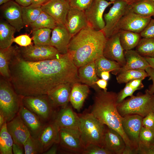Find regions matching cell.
Wrapping results in <instances>:
<instances>
[{
  "label": "cell",
  "mask_w": 154,
  "mask_h": 154,
  "mask_svg": "<svg viewBox=\"0 0 154 154\" xmlns=\"http://www.w3.org/2000/svg\"><path fill=\"white\" fill-rule=\"evenodd\" d=\"M18 114L29 129L31 135L37 138L46 123L22 105Z\"/></svg>",
  "instance_id": "obj_23"
},
{
  "label": "cell",
  "mask_w": 154,
  "mask_h": 154,
  "mask_svg": "<svg viewBox=\"0 0 154 154\" xmlns=\"http://www.w3.org/2000/svg\"><path fill=\"white\" fill-rule=\"evenodd\" d=\"M21 98L8 80L1 77L0 113L3 115L7 122L12 120L18 114L22 105Z\"/></svg>",
  "instance_id": "obj_6"
},
{
  "label": "cell",
  "mask_w": 154,
  "mask_h": 154,
  "mask_svg": "<svg viewBox=\"0 0 154 154\" xmlns=\"http://www.w3.org/2000/svg\"><path fill=\"white\" fill-rule=\"evenodd\" d=\"M55 143L51 147L47 150L44 152L42 154H56L58 150L57 144Z\"/></svg>",
  "instance_id": "obj_51"
},
{
  "label": "cell",
  "mask_w": 154,
  "mask_h": 154,
  "mask_svg": "<svg viewBox=\"0 0 154 154\" xmlns=\"http://www.w3.org/2000/svg\"><path fill=\"white\" fill-rule=\"evenodd\" d=\"M88 25L85 11L70 7L65 26L72 38Z\"/></svg>",
  "instance_id": "obj_20"
},
{
  "label": "cell",
  "mask_w": 154,
  "mask_h": 154,
  "mask_svg": "<svg viewBox=\"0 0 154 154\" xmlns=\"http://www.w3.org/2000/svg\"><path fill=\"white\" fill-rule=\"evenodd\" d=\"M143 118L137 114L127 115L122 118L123 129L130 141L132 148L135 151L136 154L139 141V134L142 127Z\"/></svg>",
  "instance_id": "obj_13"
},
{
  "label": "cell",
  "mask_w": 154,
  "mask_h": 154,
  "mask_svg": "<svg viewBox=\"0 0 154 154\" xmlns=\"http://www.w3.org/2000/svg\"><path fill=\"white\" fill-rule=\"evenodd\" d=\"M25 154H37L43 152L42 145L37 138L31 135L23 144Z\"/></svg>",
  "instance_id": "obj_39"
},
{
  "label": "cell",
  "mask_w": 154,
  "mask_h": 154,
  "mask_svg": "<svg viewBox=\"0 0 154 154\" xmlns=\"http://www.w3.org/2000/svg\"><path fill=\"white\" fill-rule=\"evenodd\" d=\"M21 97L22 105L45 123L54 119L56 113V108L48 95Z\"/></svg>",
  "instance_id": "obj_7"
},
{
  "label": "cell",
  "mask_w": 154,
  "mask_h": 154,
  "mask_svg": "<svg viewBox=\"0 0 154 154\" xmlns=\"http://www.w3.org/2000/svg\"><path fill=\"white\" fill-rule=\"evenodd\" d=\"M78 114L80 119L78 129L85 147L95 144L103 147L106 125L89 112Z\"/></svg>",
  "instance_id": "obj_4"
},
{
  "label": "cell",
  "mask_w": 154,
  "mask_h": 154,
  "mask_svg": "<svg viewBox=\"0 0 154 154\" xmlns=\"http://www.w3.org/2000/svg\"><path fill=\"white\" fill-rule=\"evenodd\" d=\"M136 154H154V144H146L139 141Z\"/></svg>",
  "instance_id": "obj_44"
},
{
  "label": "cell",
  "mask_w": 154,
  "mask_h": 154,
  "mask_svg": "<svg viewBox=\"0 0 154 154\" xmlns=\"http://www.w3.org/2000/svg\"><path fill=\"white\" fill-rule=\"evenodd\" d=\"M113 4L108 12L104 16L105 26L102 31L106 38L114 33L119 22L131 6L124 0H116Z\"/></svg>",
  "instance_id": "obj_9"
},
{
  "label": "cell",
  "mask_w": 154,
  "mask_h": 154,
  "mask_svg": "<svg viewBox=\"0 0 154 154\" xmlns=\"http://www.w3.org/2000/svg\"><path fill=\"white\" fill-rule=\"evenodd\" d=\"M52 29L41 28L33 30V39L35 45L50 46Z\"/></svg>",
  "instance_id": "obj_37"
},
{
  "label": "cell",
  "mask_w": 154,
  "mask_h": 154,
  "mask_svg": "<svg viewBox=\"0 0 154 154\" xmlns=\"http://www.w3.org/2000/svg\"><path fill=\"white\" fill-rule=\"evenodd\" d=\"M73 84L70 83L61 84L48 94L55 108L62 107L68 104Z\"/></svg>",
  "instance_id": "obj_25"
},
{
  "label": "cell",
  "mask_w": 154,
  "mask_h": 154,
  "mask_svg": "<svg viewBox=\"0 0 154 154\" xmlns=\"http://www.w3.org/2000/svg\"><path fill=\"white\" fill-rule=\"evenodd\" d=\"M151 17L136 14L131 10L130 7L120 19L114 33L123 30L140 33L149 23Z\"/></svg>",
  "instance_id": "obj_11"
},
{
  "label": "cell",
  "mask_w": 154,
  "mask_h": 154,
  "mask_svg": "<svg viewBox=\"0 0 154 154\" xmlns=\"http://www.w3.org/2000/svg\"><path fill=\"white\" fill-rule=\"evenodd\" d=\"M106 39L102 31L88 25L72 38L68 53L78 68L103 55Z\"/></svg>",
  "instance_id": "obj_2"
},
{
  "label": "cell",
  "mask_w": 154,
  "mask_h": 154,
  "mask_svg": "<svg viewBox=\"0 0 154 154\" xmlns=\"http://www.w3.org/2000/svg\"><path fill=\"white\" fill-rule=\"evenodd\" d=\"M23 147L18 144L13 143L12 151L14 154H25L24 150L23 149Z\"/></svg>",
  "instance_id": "obj_49"
},
{
  "label": "cell",
  "mask_w": 154,
  "mask_h": 154,
  "mask_svg": "<svg viewBox=\"0 0 154 154\" xmlns=\"http://www.w3.org/2000/svg\"><path fill=\"white\" fill-rule=\"evenodd\" d=\"M116 76L117 81L120 84L126 83L135 79H141L143 80L149 76L145 70L140 69L128 70Z\"/></svg>",
  "instance_id": "obj_33"
},
{
  "label": "cell",
  "mask_w": 154,
  "mask_h": 154,
  "mask_svg": "<svg viewBox=\"0 0 154 154\" xmlns=\"http://www.w3.org/2000/svg\"><path fill=\"white\" fill-rule=\"evenodd\" d=\"M7 122L5 123L0 131V154H12L14 143L13 139L7 130Z\"/></svg>",
  "instance_id": "obj_34"
},
{
  "label": "cell",
  "mask_w": 154,
  "mask_h": 154,
  "mask_svg": "<svg viewBox=\"0 0 154 154\" xmlns=\"http://www.w3.org/2000/svg\"><path fill=\"white\" fill-rule=\"evenodd\" d=\"M96 91L94 103L89 112L102 123L118 132L123 137L126 146L132 148L123 129V117L119 113L117 108V94L100 89Z\"/></svg>",
  "instance_id": "obj_3"
},
{
  "label": "cell",
  "mask_w": 154,
  "mask_h": 154,
  "mask_svg": "<svg viewBox=\"0 0 154 154\" xmlns=\"http://www.w3.org/2000/svg\"><path fill=\"white\" fill-rule=\"evenodd\" d=\"M114 1L95 0L84 11L88 25L96 30L102 31L105 26L103 16L104 12Z\"/></svg>",
  "instance_id": "obj_12"
},
{
  "label": "cell",
  "mask_w": 154,
  "mask_h": 154,
  "mask_svg": "<svg viewBox=\"0 0 154 154\" xmlns=\"http://www.w3.org/2000/svg\"><path fill=\"white\" fill-rule=\"evenodd\" d=\"M70 6L67 0H49L42 5V11L51 17L57 23L66 26Z\"/></svg>",
  "instance_id": "obj_14"
},
{
  "label": "cell",
  "mask_w": 154,
  "mask_h": 154,
  "mask_svg": "<svg viewBox=\"0 0 154 154\" xmlns=\"http://www.w3.org/2000/svg\"><path fill=\"white\" fill-rule=\"evenodd\" d=\"M110 72L108 71H104L102 72L100 74V77L102 79L108 80L110 77Z\"/></svg>",
  "instance_id": "obj_55"
},
{
  "label": "cell",
  "mask_w": 154,
  "mask_h": 154,
  "mask_svg": "<svg viewBox=\"0 0 154 154\" xmlns=\"http://www.w3.org/2000/svg\"><path fill=\"white\" fill-rule=\"evenodd\" d=\"M122 154H135V151L131 147L126 146Z\"/></svg>",
  "instance_id": "obj_54"
},
{
  "label": "cell",
  "mask_w": 154,
  "mask_h": 154,
  "mask_svg": "<svg viewBox=\"0 0 154 154\" xmlns=\"http://www.w3.org/2000/svg\"><path fill=\"white\" fill-rule=\"evenodd\" d=\"M82 154H110L104 147L95 144H90L86 146Z\"/></svg>",
  "instance_id": "obj_43"
},
{
  "label": "cell",
  "mask_w": 154,
  "mask_h": 154,
  "mask_svg": "<svg viewBox=\"0 0 154 154\" xmlns=\"http://www.w3.org/2000/svg\"><path fill=\"white\" fill-rule=\"evenodd\" d=\"M17 53L25 60L30 62L58 59L62 55L53 46L32 44L26 47H18Z\"/></svg>",
  "instance_id": "obj_8"
},
{
  "label": "cell",
  "mask_w": 154,
  "mask_h": 154,
  "mask_svg": "<svg viewBox=\"0 0 154 154\" xmlns=\"http://www.w3.org/2000/svg\"><path fill=\"white\" fill-rule=\"evenodd\" d=\"M57 23L50 16L42 11L36 20L30 27L33 30L41 28L53 29Z\"/></svg>",
  "instance_id": "obj_38"
},
{
  "label": "cell",
  "mask_w": 154,
  "mask_h": 154,
  "mask_svg": "<svg viewBox=\"0 0 154 154\" xmlns=\"http://www.w3.org/2000/svg\"><path fill=\"white\" fill-rule=\"evenodd\" d=\"M149 77V80L152 81V84L150 85L149 89H147L148 92L151 94H154V71L150 67L147 68L145 70Z\"/></svg>",
  "instance_id": "obj_48"
},
{
  "label": "cell",
  "mask_w": 154,
  "mask_h": 154,
  "mask_svg": "<svg viewBox=\"0 0 154 154\" xmlns=\"http://www.w3.org/2000/svg\"><path fill=\"white\" fill-rule=\"evenodd\" d=\"M126 146L125 142L120 134L106 125L103 147L110 154H122Z\"/></svg>",
  "instance_id": "obj_19"
},
{
  "label": "cell",
  "mask_w": 154,
  "mask_h": 154,
  "mask_svg": "<svg viewBox=\"0 0 154 154\" xmlns=\"http://www.w3.org/2000/svg\"><path fill=\"white\" fill-rule=\"evenodd\" d=\"M141 89L134 80L131 81L126 84L125 87L117 94V102L118 104L121 102L127 97L133 95L137 90Z\"/></svg>",
  "instance_id": "obj_40"
},
{
  "label": "cell",
  "mask_w": 154,
  "mask_h": 154,
  "mask_svg": "<svg viewBox=\"0 0 154 154\" xmlns=\"http://www.w3.org/2000/svg\"><path fill=\"white\" fill-rule=\"evenodd\" d=\"M56 113L54 120L60 128L78 129L79 117L68 105L62 107Z\"/></svg>",
  "instance_id": "obj_22"
},
{
  "label": "cell",
  "mask_w": 154,
  "mask_h": 154,
  "mask_svg": "<svg viewBox=\"0 0 154 154\" xmlns=\"http://www.w3.org/2000/svg\"><path fill=\"white\" fill-rule=\"evenodd\" d=\"M71 38L66 26L57 23L52 30L50 45L55 47L61 54H65L68 53V46Z\"/></svg>",
  "instance_id": "obj_17"
},
{
  "label": "cell",
  "mask_w": 154,
  "mask_h": 154,
  "mask_svg": "<svg viewBox=\"0 0 154 154\" xmlns=\"http://www.w3.org/2000/svg\"><path fill=\"white\" fill-rule=\"evenodd\" d=\"M95 0H68L70 7L85 11Z\"/></svg>",
  "instance_id": "obj_42"
},
{
  "label": "cell",
  "mask_w": 154,
  "mask_h": 154,
  "mask_svg": "<svg viewBox=\"0 0 154 154\" xmlns=\"http://www.w3.org/2000/svg\"></svg>",
  "instance_id": "obj_61"
},
{
  "label": "cell",
  "mask_w": 154,
  "mask_h": 154,
  "mask_svg": "<svg viewBox=\"0 0 154 154\" xmlns=\"http://www.w3.org/2000/svg\"><path fill=\"white\" fill-rule=\"evenodd\" d=\"M139 141L145 144H154V130L142 126L139 134Z\"/></svg>",
  "instance_id": "obj_41"
},
{
  "label": "cell",
  "mask_w": 154,
  "mask_h": 154,
  "mask_svg": "<svg viewBox=\"0 0 154 154\" xmlns=\"http://www.w3.org/2000/svg\"><path fill=\"white\" fill-rule=\"evenodd\" d=\"M124 54L126 60L125 65L119 70L112 72L116 75L125 71L134 69H140L145 70L150 67L148 63L143 57L135 50H125Z\"/></svg>",
  "instance_id": "obj_24"
},
{
  "label": "cell",
  "mask_w": 154,
  "mask_h": 154,
  "mask_svg": "<svg viewBox=\"0 0 154 154\" xmlns=\"http://www.w3.org/2000/svg\"><path fill=\"white\" fill-rule=\"evenodd\" d=\"M7 128L14 143L22 147L31 135L29 129L18 113L13 119L7 122Z\"/></svg>",
  "instance_id": "obj_18"
},
{
  "label": "cell",
  "mask_w": 154,
  "mask_h": 154,
  "mask_svg": "<svg viewBox=\"0 0 154 154\" xmlns=\"http://www.w3.org/2000/svg\"><path fill=\"white\" fill-rule=\"evenodd\" d=\"M78 68L68 53L58 59L30 62L17 50L10 62L9 81L21 96L48 95L61 84L80 82Z\"/></svg>",
  "instance_id": "obj_1"
},
{
  "label": "cell",
  "mask_w": 154,
  "mask_h": 154,
  "mask_svg": "<svg viewBox=\"0 0 154 154\" xmlns=\"http://www.w3.org/2000/svg\"><path fill=\"white\" fill-rule=\"evenodd\" d=\"M0 10L3 17L16 31L19 32L23 28L21 7L15 1L12 0L2 4Z\"/></svg>",
  "instance_id": "obj_16"
},
{
  "label": "cell",
  "mask_w": 154,
  "mask_h": 154,
  "mask_svg": "<svg viewBox=\"0 0 154 154\" xmlns=\"http://www.w3.org/2000/svg\"><path fill=\"white\" fill-rule=\"evenodd\" d=\"M109 1H114L116 0H106ZM129 5H132L141 0H124Z\"/></svg>",
  "instance_id": "obj_57"
},
{
  "label": "cell",
  "mask_w": 154,
  "mask_h": 154,
  "mask_svg": "<svg viewBox=\"0 0 154 154\" xmlns=\"http://www.w3.org/2000/svg\"><path fill=\"white\" fill-rule=\"evenodd\" d=\"M119 31L107 38L103 51V56L107 59L119 63L121 67L126 64L124 50L119 41Z\"/></svg>",
  "instance_id": "obj_15"
},
{
  "label": "cell",
  "mask_w": 154,
  "mask_h": 154,
  "mask_svg": "<svg viewBox=\"0 0 154 154\" xmlns=\"http://www.w3.org/2000/svg\"><path fill=\"white\" fill-rule=\"evenodd\" d=\"M119 31L120 42L124 50L135 47L142 37L140 33L123 30Z\"/></svg>",
  "instance_id": "obj_30"
},
{
  "label": "cell",
  "mask_w": 154,
  "mask_h": 154,
  "mask_svg": "<svg viewBox=\"0 0 154 154\" xmlns=\"http://www.w3.org/2000/svg\"><path fill=\"white\" fill-rule=\"evenodd\" d=\"M140 34L142 38H154V19H151L147 25Z\"/></svg>",
  "instance_id": "obj_46"
},
{
  "label": "cell",
  "mask_w": 154,
  "mask_h": 154,
  "mask_svg": "<svg viewBox=\"0 0 154 154\" xmlns=\"http://www.w3.org/2000/svg\"><path fill=\"white\" fill-rule=\"evenodd\" d=\"M78 74L80 82L93 88L96 91L100 89L96 83L99 79L96 73L94 61L78 68Z\"/></svg>",
  "instance_id": "obj_27"
},
{
  "label": "cell",
  "mask_w": 154,
  "mask_h": 154,
  "mask_svg": "<svg viewBox=\"0 0 154 154\" xmlns=\"http://www.w3.org/2000/svg\"><path fill=\"white\" fill-rule=\"evenodd\" d=\"M89 86L79 82L74 84L72 87L70 102L73 107L78 111L82 108L90 92Z\"/></svg>",
  "instance_id": "obj_26"
},
{
  "label": "cell",
  "mask_w": 154,
  "mask_h": 154,
  "mask_svg": "<svg viewBox=\"0 0 154 154\" xmlns=\"http://www.w3.org/2000/svg\"><path fill=\"white\" fill-rule=\"evenodd\" d=\"M152 1H154V0H151Z\"/></svg>",
  "instance_id": "obj_60"
},
{
  "label": "cell",
  "mask_w": 154,
  "mask_h": 154,
  "mask_svg": "<svg viewBox=\"0 0 154 154\" xmlns=\"http://www.w3.org/2000/svg\"><path fill=\"white\" fill-rule=\"evenodd\" d=\"M18 46H11L0 48V73L1 76L9 81L10 78L9 65L11 59L15 54Z\"/></svg>",
  "instance_id": "obj_28"
},
{
  "label": "cell",
  "mask_w": 154,
  "mask_h": 154,
  "mask_svg": "<svg viewBox=\"0 0 154 154\" xmlns=\"http://www.w3.org/2000/svg\"><path fill=\"white\" fill-rule=\"evenodd\" d=\"M41 5L33 4L21 7L23 20L25 25L30 26L36 20L42 12Z\"/></svg>",
  "instance_id": "obj_32"
},
{
  "label": "cell",
  "mask_w": 154,
  "mask_h": 154,
  "mask_svg": "<svg viewBox=\"0 0 154 154\" xmlns=\"http://www.w3.org/2000/svg\"><path fill=\"white\" fill-rule=\"evenodd\" d=\"M135 50L143 57L154 58V38H142Z\"/></svg>",
  "instance_id": "obj_36"
},
{
  "label": "cell",
  "mask_w": 154,
  "mask_h": 154,
  "mask_svg": "<svg viewBox=\"0 0 154 154\" xmlns=\"http://www.w3.org/2000/svg\"><path fill=\"white\" fill-rule=\"evenodd\" d=\"M58 144L64 150L70 153L82 154L85 147L79 129L60 128Z\"/></svg>",
  "instance_id": "obj_10"
},
{
  "label": "cell",
  "mask_w": 154,
  "mask_h": 154,
  "mask_svg": "<svg viewBox=\"0 0 154 154\" xmlns=\"http://www.w3.org/2000/svg\"><path fill=\"white\" fill-rule=\"evenodd\" d=\"M142 126L154 130V111L149 113L143 118Z\"/></svg>",
  "instance_id": "obj_47"
},
{
  "label": "cell",
  "mask_w": 154,
  "mask_h": 154,
  "mask_svg": "<svg viewBox=\"0 0 154 154\" xmlns=\"http://www.w3.org/2000/svg\"><path fill=\"white\" fill-rule=\"evenodd\" d=\"M96 83L100 89L105 91H107V80L102 79H99L96 82Z\"/></svg>",
  "instance_id": "obj_50"
},
{
  "label": "cell",
  "mask_w": 154,
  "mask_h": 154,
  "mask_svg": "<svg viewBox=\"0 0 154 154\" xmlns=\"http://www.w3.org/2000/svg\"><path fill=\"white\" fill-rule=\"evenodd\" d=\"M145 59L148 63L150 66L154 71V58L144 57Z\"/></svg>",
  "instance_id": "obj_56"
},
{
  "label": "cell",
  "mask_w": 154,
  "mask_h": 154,
  "mask_svg": "<svg viewBox=\"0 0 154 154\" xmlns=\"http://www.w3.org/2000/svg\"><path fill=\"white\" fill-rule=\"evenodd\" d=\"M15 1L22 7H27L31 4L32 0H15Z\"/></svg>",
  "instance_id": "obj_52"
},
{
  "label": "cell",
  "mask_w": 154,
  "mask_h": 154,
  "mask_svg": "<svg viewBox=\"0 0 154 154\" xmlns=\"http://www.w3.org/2000/svg\"><path fill=\"white\" fill-rule=\"evenodd\" d=\"M16 29L7 22H0V48H5L11 46Z\"/></svg>",
  "instance_id": "obj_29"
},
{
  "label": "cell",
  "mask_w": 154,
  "mask_h": 154,
  "mask_svg": "<svg viewBox=\"0 0 154 154\" xmlns=\"http://www.w3.org/2000/svg\"><path fill=\"white\" fill-rule=\"evenodd\" d=\"M7 122L4 117L0 113V129H1L5 123Z\"/></svg>",
  "instance_id": "obj_58"
},
{
  "label": "cell",
  "mask_w": 154,
  "mask_h": 154,
  "mask_svg": "<svg viewBox=\"0 0 154 154\" xmlns=\"http://www.w3.org/2000/svg\"><path fill=\"white\" fill-rule=\"evenodd\" d=\"M131 9L143 16L154 17V2L151 0H141L131 5Z\"/></svg>",
  "instance_id": "obj_35"
},
{
  "label": "cell",
  "mask_w": 154,
  "mask_h": 154,
  "mask_svg": "<svg viewBox=\"0 0 154 154\" xmlns=\"http://www.w3.org/2000/svg\"><path fill=\"white\" fill-rule=\"evenodd\" d=\"M13 41L22 47H26L32 44L31 38L26 34L21 35L14 38Z\"/></svg>",
  "instance_id": "obj_45"
},
{
  "label": "cell",
  "mask_w": 154,
  "mask_h": 154,
  "mask_svg": "<svg viewBox=\"0 0 154 154\" xmlns=\"http://www.w3.org/2000/svg\"><path fill=\"white\" fill-rule=\"evenodd\" d=\"M94 62L96 73L99 77H100V74L103 71L112 72L119 70L121 67L117 62L108 59L103 55Z\"/></svg>",
  "instance_id": "obj_31"
},
{
  "label": "cell",
  "mask_w": 154,
  "mask_h": 154,
  "mask_svg": "<svg viewBox=\"0 0 154 154\" xmlns=\"http://www.w3.org/2000/svg\"><path fill=\"white\" fill-rule=\"evenodd\" d=\"M130 97L117 104L118 112L122 117L137 114L143 117L154 111V94H150L147 90L144 94L138 93Z\"/></svg>",
  "instance_id": "obj_5"
},
{
  "label": "cell",
  "mask_w": 154,
  "mask_h": 154,
  "mask_svg": "<svg viewBox=\"0 0 154 154\" xmlns=\"http://www.w3.org/2000/svg\"><path fill=\"white\" fill-rule=\"evenodd\" d=\"M13 0H0V5L2 4Z\"/></svg>",
  "instance_id": "obj_59"
},
{
  "label": "cell",
  "mask_w": 154,
  "mask_h": 154,
  "mask_svg": "<svg viewBox=\"0 0 154 154\" xmlns=\"http://www.w3.org/2000/svg\"><path fill=\"white\" fill-rule=\"evenodd\" d=\"M49 0H32L31 4L42 6L47 3Z\"/></svg>",
  "instance_id": "obj_53"
},
{
  "label": "cell",
  "mask_w": 154,
  "mask_h": 154,
  "mask_svg": "<svg viewBox=\"0 0 154 154\" xmlns=\"http://www.w3.org/2000/svg\"><path fill=\"white\" fill-rule=\"evenodd\" d=\"M59 129L54 119L46 123L37 138L42 145L43 153L54 144L59 143Z\"/></svg>",
  "instance_id": "obj_21"
}]
</instances>
